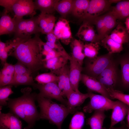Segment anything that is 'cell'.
Returning <instances> with one entry per match:
<instances>
[{
	"instance_id": "1",
	"label": "cell",
	"mask_w": 129,
	"mask_h": 129,
	"mask_svg": "<svg viewBox=\"0 0 129 129\" xmlns=\"http://www.w3.org/2000/svg\"><path fill=\"white\" fill-rule=\"evenodd\" d=\"M43 42L39 34H35L33 38L17 44L9 55L16 58L32 73L36 72L45 68L42 54Z\"/></svg>"
},
{
	"instance_id": "2",
	"label": "cell",
	"mask_w": 129,
	"mask_h": 129,
	"mask_svg": "<svg viewBox=\"0 0 129 129\" xmlns=\"http://www.w3.org/2000/svg\"><path fill=\"white\" fill-rule=\"evenodd\" d=\"M29 87L22 89L23 94L20 97L8 100V107L11 113L25 121L27 125L24 129H31L33 127L36 122L39 120V113L37 109L35 102L37 93H32Z\"/></svg>"
},
{
	"instance_id": "3",
	"label": "cell",
	"mask_w": 129,
	"mask_h": 129,
	"mask_svg": "<svg viewBox=\"0 0 129 129\" xmlns=\"http://www.w3.org/2000/svg\"><path fill=\"white\" fill-rule=\"evenodd\" d=\"M36 100L40 110L39 120H47L50 123L55 125L58 129H61L62 124L68 114L75 112L66 106L54 102L39 93L37 94Z\"/></svg>"
},
{
	"instance_id": "4",
	"label": "cell",
	"mask_w": 129,
	"mask_h": 129,
	"mask_svg": "<svg viewBox=\"0 0 129 129\" xmlns=\"http://www.w3.org/2000/svg\"><path fill=\"white\" fill-rule=\"evenodd\" d=\"M0 5L5 8V10L13 12L14 18H23L24 16L35 14L34 2L32 0H0Z\"/></svg>"
},
{
	"instance_id": "5",
	"label": "cell",
	"mask_w": 129,
	"mask_h": 129,
	"mask_svg": "<svg viewBox=\"0 0 129 129\" xmlns=\"http://www.w3.org/2000/svg\"><path fill=\"white\" fill-rule=\"evenodd\" d=\"M112 54L108 53L104 55L89 59L83 68L85 74L96 78L113 62Z\"/></svg>"
},
{
	"instance_id": "6",
	"label": "cell",
	"mask_w": 129,
	"mask_h": 129,
	"mask_svg": "<svg viewBox=\"0 0 129 129\" xmlns=\"http://www.w3.org/2000/svg\"><path fill=\"white\" fill-rule=\"evenodd\" d=\"M118 0H90L86 11L81 19L84 22L91 25L94 20L107 11L111 4L117 3Z\"/></svg>"
},
{
	"instance_id": "7",
	"label": "cell",
	"mask_w": 129,
	"mask_h": 129,
	"mask_svg": "<svg viewBox=\"0 0 129 129\" xmlns=\"http://www.w3.org/2000/svg\"><path fill=\"white\" fill-rule=\"evenodd\" d=\"M90 101L83 108V112L91 113L96 110L107 111L112 109L115 105L116 101L102 95L95 94L89 91Z\"/></svg>"
},
{
	"instance_id": "8",
	"label": "cell",
	"mask_w": 129,
	"mask_h": 129,
	"mask_svg": "<svg viewBox=\"0 0 129 129\" xmlns=\"http://www.w3.org/2000/svg\"><path fill=\"white\" fill-rule=\"evenodd\" d=\"M33 87L35 89L38 90L39 94L43 97L51 99H56L67 106V100L64 98L57 82L44 84L35 83Z\"/></svg>"
},
{
	"instance_id": "9",
	"label": "cell",
	"mask_w": 129,
	"mask_h": 129,
	"mask_svg": "<svg viewBox=\"0 0 129 129\" xmlns=\"http://www.w3.org/2000/svg\"><path fill=\"white\" fill-rule=\"evenodd\" d=\"M54 32L57 39L67 45L73 40L69 22L64 18H60L55 24Z\"/></svg>"
},
{
	"instance_id": "10",
	"label": "cell",
	"mask_w": 129,
	"mask_h": 129,
	"mask_svg": "<svg viewBox=\"0 0 129 129\" xmlns=\"http://www.w3.org/2000/svg\"><path fill=\"white\" fill-rule=\"evenodd\" d=\"M117 72L116 66L113 62L96 79L107 89H114L117 81Z\"/></svg>"
},
{
	"instance_id": "11",
	"label": "cell",
	"mask_w": 129,
	"mask_h": 129,
	"mask_svg": "<svg viewBox=\"0 0 129 129\" xmlns=\"http://www.w3.org/2000/svg\"><path fill=\"white\" fill-rule=\"evenodd\" d=\"M69 60V77L70 85L73 91H79V84L81 80L83 68L76 59L71 56Z\"/></svg>"
},
{
	"instance_id": "12",
	"label": "cell",
	"mask_w": 129,
	"mask_h": 129,
	"mask_svg": "<svg viewBox=\"0 0 129 129\" xmlns=\"http://www.w3.org/2000/svg\"><path fill=\"white\" fill-rule=\"evenodd\" d=\"M81 81L89 91L97 92L111 99L107 88L96 78L82 73Z\"/></svg>"
},
{
	"instance_id": "13",
	"label": "cell",
	"mask_w": 129,
	"mask_h": 129,
	"mask_svg": "<svg viewBox=\"0 0 129 129\" xmlns=\"http://www.w3.org/2000/svg\"><path fill=\"white\" fill-rule=\"evenodd\" d=\"M19 118L11 112L5 113L0 111V127L4 129H22V123Z\"/></svg>"
},
{
	"instance_id": "14",
	"label": "cell",
	"mask_w": 129,
	"mask_h": 129,
	"mask_svg": "<svg viewBox=\"0 0 129 129\" xmlns=\"http://www.w3.org/2000/svg\"><path fill=\"white\" fill-rule=\"evenodd\" d=\"M129 106L119 101H116L115 106L112 109L110 127L122 121L127 114Z\"/></svg>"
},
{
	"instance_id": "15",
	"label": "cell",
	"mask_w": 129,
	"mask_h": 129,
	"mask_svg": "<svg viewBox=\"0 0 129 129\" xmlns=\"http://www.w3.org/2000/svg\"><path fill=\"white\" fill-rule=\"evenodd\" d=\"M69 66L67 64L62 69L58 75V86L63 97H67L73 91L71 87L69 77Z\"/></svg>"
},
{
	"instance_id": "16",
	"label": "cell",
	"mask_w": 129,
	"mask_h": 129,
	"mask_svg": "<svg viewBox=\"0 0 129 129\" xmlns=\"http://www.w3.org/2000/svg\"><path fill=\"white\" fill-rule=\"evenodd\" d=\"M80 40L90 43H99L97 34L93 27L86 22H84L80 27L76 34Z\"/></svg>"
},
{
	"instance_id": "17",
	"label": "cell",
	"mask_w": 129,
	"mask_h": 129,
	"mask_svg": "<svg viewBox=\"0 0 129 129\" xmlns=\"http://www.w3.org/2000/svg\"><path fill=\"white\" fill-rule=\"evenodd\" d=\"M68 60L67 58L63 56L57 57L45 61V68L58 76L62 69L67 64Z\"/></svg>"
},
{
	"instance_id": "18",
	"label": "cell",
	"mask_w": 129,
	"mask_h": 129,
	"mask_svg": "<svg viewBox=\"0 0 129 129\" xmlns=\"http://www.w3.org/2000/svg\"><path fill=\"white\" fill-rule=\"evenodd\" d=\"M88 92L86 93H83L79 91H73L67 96V107L70 109L75 112L78 108L76 107L80 106L85 100L89 98Z\"/></svg>"
},
{
	"instance_id": "19",
	"label": "cell",
	"mask_w": 129,
	"mask_h": 129,
	"mask_svg": "<svg viewBox=\"0 0 129 129\" xmlns=\"http://www.w3.org/2000/svg\"><path fill=\"white\" fill-rule=\"evenodd\" d=\"M4 11L0 19V35L14 33L16 22L14 18H12Z\"/></svg>"
},
{
	"instance_id": "20",
	"label": "cell",
	"mask_w": 129,
	"mask_h": 129,
	"mask_svg": "<svg viewBox=\"0 0 129 129\" xmlns=\"http://www.w3.org/2000/svg\"><path fill=\"white\" fill-rule=\"evenodd\" d=\"M14 73V65L6 63L3 65L0 72V87L10 85Z\"/></svg>"
},
{
	"instance_id": "21",
	"label": "cell",
	"mask_w": 129,
	"mask_h": 129,
	"mask_svg": "<svg viewBox=\"0 0 129 129\" xmlns=\"http://www.w3.org/2000/svg\"><path fill=\"white\" fill-rule=\"evenodd\" d=\"M109 36L114 41L121 44L128 43L129 41V33L125 27L120 23Z\"/></svg>"
},
{
	"instance_id": "22",
	"label": "cell",
	"mask_w": 129,
	"mask_h": 129,
	"mask_svg": "<svg viewBox=\"0 0 129 129\" xmlns=\"http://www.w3.org/2000/svg\"><path fill=\"white\" fill-rule=\"evenodd\" d=\"M84 44L80 40L73 39L70 43L71 55V56L76 59L82 66L85 57L83 52Z\"/></svg>"
},
{
	"instance_id": "23",
	"label": "cell",
	"mask_w": 129,
	"mask_h": 129,
	"mask_svg": "<svg viewBox=\"0 0 129 129\" xmlns=\"http://www.w3.org/2000/svg\"><path fill=\"white\" fill-rule=\"evenodd\" d=\"M105 111L96 110L93 115L87 119V124L90 129H103L104 121L106 117Z\"/></svg>"
},
{
	"instance_id": "24",
	"label": "cell",
	"mask_w": 129,
	"mask_h": 129,
	"mask_svg": "<svg viewBox=\"0 0 129 129\" xmlns=\"http://www.w3.org/2000/svg\"><path fill=\"white\" fill-rule=\"evenodd\" d=\"M120 62L122 84L125 88H129V52L122 56Z\"/></svg>"
},
{
	"instance_id": "25",
	"label": "cell",
	"mask_w": 129,
	"mask_h": 129,
	"mask_svg": "<svg viewBox=\"0 0 129 129\" xmlns=\"http://www.w3.org/2000/svg\"><path fill=\"white\" fill-rule=\"evenodd\" d=\"M117 19H125L129 16V0H120L111 11Z\"/></svg>"
},
{
	"instance_id": "26",
	"label": "cell",
	"mask_w": 129,
	"mask_h": 129,
	"mask_svg": "<svg viewBox=\"0 0 129 129\" xmlns=\"http://www.w3.org/2000/svg\"><path fill=\"white\" fill-rule=\"evenodd\" d=\"M58 0H36L34 2L35 10L41 13L52 14L55 11V6Z\"/></svg>"
},
{
	"instance_id": "27",
	"label": "cell",
	"mask_w": 129,
	"mask_h": 129,
	"mask_svg": "<svg viewBox=\"0 0 129 129\" xmlns=\"http://www.w3.org/2000/svg\"><path fill=\"white\" fill-rule=\"evenodd\" d=\"M90 0H73L71 12L74 16L81 18L85 14Z\"/></svg>"
},
{
	"instance_id": "28",
	"label": "cell",
	"mask_w": 129,
	"mask_h": 129,
	"mask_svg": "<svg viewBox=\"0 0 129 129\" xmlns=\"http://www.w3.org/2000/svg\"><path fill=\"white\" fill-rule=\"evenodd\" d=\"M101 42L102 45L107 49L110 54L120 53L123 49V45L114 41L109 35L106 36Z\"/></svg>"
},
{
	"instance_id": "29",
	"label": "cell",
	"mask_w": 129,
	"mask_h": 129,
	"mask_svg": "<svg viewBox=\"0 0 129 129\" xmlns=\"http://www.w3.org/2000/svg\"><path fill=\"white\" fill-rule=\"evenodd\" d=\"M14 18L15 20L16 24L14 32V36L13 39H29L31 38V37H27L25 35L27 19H24L23 18Z\"/></svg>"
},
{
	"instance_id": "30",
	"label": "cell",
	"mask_w": 129,
	"mask_h": 129,
	"mask_svg": "<svg viewBox=\"0 0 129 129\" xmlns=\"http://www.w3.org/2000/svg\"><path fill=\"white\" fill-rule=\"evenodd\" d=\"M36 83L31 74H26L14 75L11 83L10 85L16 86L19 85H30L33 87Z\"/></svg>"
},
{
	"instance_id": "31",
	"label": "cell",
	"mask_w": 129,
	"mask_h": 129,
	"mask_svg": "<svg viewBox=\"0 0 129 129\" xmlns=\"http://www.w3.org/2000/svg\"><path fill=\"white\" fill-rule=\"evenodd\" d=\"M73 0H59L56 3L55 9L63 17L71 12Z\"/></svg>"
},
{
	"instance_id": "32",
	"label": "cell",
	"mask_w": 129,
	"mask_h": 129,
	"mask_svg": "<svg viewBox=\"0 0 129 129\" xmlns=\"http://www.w3.org/2000/svg\"><path fill=\"white\" fill-rule=\"evenodd\" d=\"M40 32L38 24V16H33L27 19L25 36L27 37H31V35L39 34Z\"/></svg>"
},
{
	"instance_id": "33",
	"label": "cell",
	"mask_w": 129,
	"mask_h": 129,
	"mask_svg": "<svg viewBox=\"0 0 129 129\" xmlns=\"http://www.w3.org/2000/svg\"><path fill=\"white\" fill-rule=\"evenodd\" d=\"M99 43H90L84 44L83 51L85 57L91 59L97 57L99 49Z\"/></svg>"
},
{
	"instance_id": "34",
	"label": "cell",
	"mask_w": 129,
	"mask_h": 129,
	"mask_svg": "<svg viewBox=\"0 0 129 129\" xmlns=\"http://www.w3.org/2000/svg\"><path fill=\"white\" fill-rule=\"evenodd\" d=\"M103 16L105 27V37L108 35V33L116 26L117 19L111 11Z\"/></svg>"
},
{
	"instance_id": "35",
	"label": "cell",
	"mask_w": 129,
	"mask_h": 129,
	"mask_svg": "<svg viewBox=\"0 0 129 129\" xmlns=\"http://www.w3.org/2000/svg\"><path fill=\"white\" fill-rule=\"evenodd\" d=\"M85 116L81 112H76L72 117L69 126V129H82L84 124Z\"/></svg>"
},
{
	"instance_id": "36",
	"label": "cell",
	"mask_w": 129,
	"mask_h": 129,
	"mask_svg": "<svg viewBox=\"0 0 129 129\" xmlns=\"http://www.w3.org/2000/svg\"><path fill=\"white\" fill-rule=\"evenodd\" d=\"M58 79V76L50 72L38 75L36 77L35 80L38 83L44 84L52 82L57 83Z\"/></svg>"
},
{
	"instance_id": "37",
	"label": "cell",
	"mask_w": 129,
	"mask_h": 129,
	"mask_svg": "<svg viewBox=\"0 0 129 129\" xmlns=\"http://www.w3.org/2000/svg\"><path fill=\"white\" fill-rule=\"evenodd\" d=\"M12 87V86L9 85L0 87V109H1L3 106L7 105V101L9 99V97L13 93L11 89Z\"/></svg>"
},
{
	"instance_id": "38",
	"label": "cell",
	"mask_w": 129,
	"mask_h": 129,
	"mask_svg": "<svg viewBox=\"0 0 129 129\" xmlns=\"http://www.w3.org/2000/svg\"><path fill=\"white\" fill-rule=\"evenodd\" d=\"M92 24L96 25L98 39L99 42L101 41L105 36V27L103 15L100 16L95 18L91 24Z\"/></svg>"
},
{
	"instance_id": "39",
	"label": "cell",
	"mask_w": 129,
	"mask_h": 129,
	"mask_svg": "<svg viewBox=\"0 0 129 129\" xmlns=\"http://www.w3.org/2000/svg\"><path fill=\"white\" fill-rule=\"evenodd\" d=\"M111 99H118L129 106V95L124 94L114 89H107Z\"/></svg>"
},
{
	"instance_id": "40",
	"label": "cell",
	"mask_w": 129,
	"mask_h": 129,
	"mask_svg": "<svg viewBox=\"0 0 129 129\" xmlns=\"http://www.w3.org/2000/svg\"><path fill=\"white\" fill-rule=\"evenodd\" d=\"M14 75L26 74H32V72L26 66L19 61L14 65Z\"/></svg>"
},
{
	"instance_id": "41",
	"label": "cell",
	"mask_w": 129,
	"mask_h": 129,
	"mask_svg": "<svg viewBox=\"0 0 129 129\" xmlns=\"http://www.w3.org/2000/svg\"><path fill=\"white\" fill-rule=\"evenodd\" d=\"M50 14L41 13L38 16V22L40 32L46 27Z\"/></svg>"
},
{
	"instance_id": "42",
	"label": "cell",
	"mask_w": 129,
	"mask_h": 129,
	"mask_svg": "<svg viewBox=\"0 0 129 129\" xmlns=\"http://www.w3.org/2000/svg\"><path fill=\"white\" fill-rule=\"evenodd\" d=\"M56 20V18L54 15L50 14L46 27L41 33L46 35L53 31Z\"/></svg>"
},
{
	"instance_id": "43",
	"label": "cell",
	"mask_w": 129,
	"mask_h": 129,
	"mask_svg": "<svg viewBox=\"0 0 129 129\" xmlns=\"http://www.w3.org/2000/svg\"><path fill=\"white\" fill-rule=\"evenodd\" d=\"M46 39L47 41L52 43H55L58 40L53 31L46 34Z\"/></svg>"
},
{
	"instance_id": "44",
	"label": "cell",
	"mask_w": 129,
	"mask_h": 129,
	"mask_svg": "<svg viewBox=\"0 0 129 129\" xmlns=\"http://www.w3.org/2000/svg\"><path fill=\"white\" fill-rule=\"evenodd\" d=\"M6 46V43L0 41V56L4 51Z\"/></svg>"
},
{
	"instance_id": "45",
	"label": "cell",
	"mask_w": 129,
	"mask_h": 129,
	"mask_svg": "<svg viewBox=\"0 0 129 129\" xmlns=\"http://www.w3.org/2000/svg\"><path fill=\"white\" fill-rule=\"evenodd\" d=\"M125 24L126 29L128 32L129 33V16L126 19Z\"/></svg>"
},
{
	"instance_id": "46",
	"label": "cell",
	"mask_w": 129,
	"mask_h": 129,
	"mask_svg": "<svg viewBox=\"0 0 129 129\" xmlns=\"http://www.w3.org/2000/svg\"><path fill=\"white\" fill-rule=\"evenodd\" d=\"M108 129H129L127 128H126L124 126H121L118 127H109Z\"/></svg>"
},
{
	"instance_id": "47",
	"label": "cell",
	"mask_w": 129,
	"mask_h": 129,
	"mask_svg": "<svg viewBox=\"0 0 129 129\" xmlns=\"http://www.w3.org/2000/svg\"><path fill=\"white\" fill-rule=\"evenodd\" d=\"M127 127L129 129V109L127 113Z\"/></svg>"
},
{
	"instance_id": "48",
	"label": "cell",
	"mask_w": 129,
	"mask_h": 129,
	"mask_svg": "<svg viewBox=\"0 0 129 129\" xmlns=\"http://www.w3.org/2000/svg\"><path fill=\"white\" fill-rule=\"evenodd\" d=\"M103 129H107L105 127H103Z\"/></svg>"
},
{
	"instance_id": "49",
	"label": "cell",
	"mask_w": 129,
	"mask_h": 129,
	"mask_svg": "<svg viewBox=\"0 0 129 129\" xmlns=\"http://www.w3.org/2000/svg\"><path fill=\"white\" fill-rule=\"evenodd\" d=\"M0 129H3L1 128L0 127Z\"/></svg>"
},
{
	"instance_id": "50",
	"label": "cell",
	"mask_w": 129,
	"mask_h": 129,
	"mask_svg": "<svg viewBox=\"0 0 129 129\" xmlns=\"http://www.w3.org/2000/svg\"><path fill=\"white\" fill-rule=\"evenodd\" d=\"M128 43L129 44V42H128Z\"/></svg>"
},
{
	"instance_id": "51",
	"label": "cell",
	"mask_w": 129,
	"mask_h": 129,
	"mask_svg": "<svg viewBox=\"0 0 129 129\" xmlns=\"http://www.w3.org/2000/svg\"></svg>"
}]
</instances>
